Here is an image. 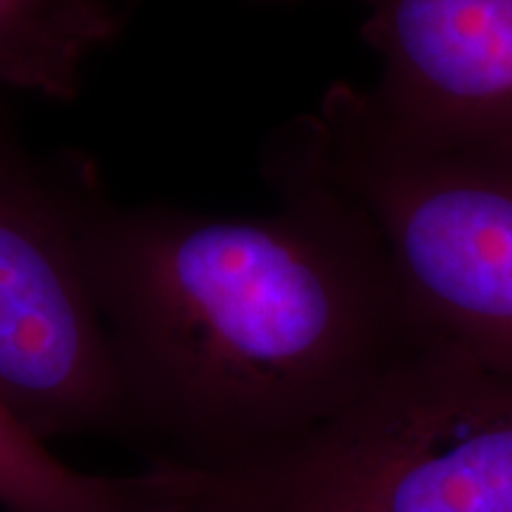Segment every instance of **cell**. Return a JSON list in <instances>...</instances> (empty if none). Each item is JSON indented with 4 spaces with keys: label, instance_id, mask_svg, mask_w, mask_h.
Segmentation results:
<instances>
[{
    "label": "cell",
    "instance_id": "obj_6",
    "mask_svg": "<svg viewBox=\"0 0 512 512\" xmlns=\"http://www.w3.org/2000/svg\"><path fill=\"white\" fill-rule=\"evenodd\" d=\"M121 27L114 0H0V88L76 100L91 57Z\"/></svg>",
    "mask_w": 512,
    "mask_h": 512
},
{
    "label": "cell",
    "instance_id": "obj_4",
    "mask_svg": "<svg viewBox=\"0 0 512 512\" xmlns=\"http://www.w3.org/2000/svg\"><path fill=\"white\" fill-rule=\"evenodd\" d=\"M0 403L31 434H124L67 159L38 162L0 117Z\"/></svg>",
    "mask_w": 512,
    "mask_h": 512
},
{
    "label": "cell",
    "instance_id": "obj_3",
    "mask_svg": "<svg viewBox=\"0 0 512 512\" xmlns=\"http://www.w3.org/2000/svg\"><path fill=\"white\" fill-rule=\"evenodd\" d=\"M176 479L181 512H512V375L422 339L283 451Z\"/></svg>",
    "mask_w": 512,
    "mask_h": 512
},
{
    "label": "cell",
    "instance_id": "obj_5",
    "mask_svg": "<svg viewBox=\"0 0 512 512\" xmlns=\"http://www.w3.org/2000/svg\"><path fill=\"white\" fill-rule=\"evenodd\" d=\"M370 100L427 143L512 171V0H361Z\"/></svg>",
    "mask_w": 512,
    "mask_h": 512
},
{
    "label": "cell",
    "instance_id": "obj_1",
    "mask_svg": "<svg viewBox=\"0 0 512 512\" xmlns=\"http://www.w3.org/2000/svg\"><path fill=\"white\" fill-rule=\"evenodd\" d=\"M64 159L124 434L150 467L259 463L422 342L375 230L337 192L264 178L278 197L264 216L124 207L91 159Z\"/></svg>",
    "mask_w": 512,
    "mask_h": 512
},
{
    "label": "cell",
    "instance_id": "obj_2",
    "mask_svg": "<svg viewBox=\"0 0 512 512\" xmlns=\"http://www.w3.org/2000/svg\"><path fill=\"white\" fill-rule=\"evenodd\" d=\"M259 169L361 211L418 337L512 375V171L411 136L349 81L275 128Z\"/></svg>",
    "mask_w": 512,
    "mask_h": 512
},
{
    "label": "cell",
    "instance_id": "obj_7",
    "mask_svg": "<svg viewBox=\"0 0 512 512\" xmlns=\"http://www.w3.org/2000/svg\"><path fill=\"white\" fill-rule=\"evenodd\" d=\"M169 470L105 477L76 470L0 403V508L10 512H178Z\"/></svg>",
    "mask_w": 512,
    "mask_h": 512
}]
</instances>
